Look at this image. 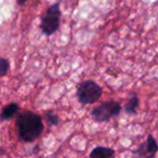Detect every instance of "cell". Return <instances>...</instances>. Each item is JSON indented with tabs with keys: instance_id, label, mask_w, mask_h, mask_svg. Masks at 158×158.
Listing matches in <instances>:
<instances>
[{
	"instance_id": "obj_2",
	"label": "cell",
	"mask_w": 158,
	"mask_h": 158,
	"mask_svg": "<svg viewBox=\"0 0 158 158\" xmlns=\"http://www.w3.org/2000/svg\"><path fill=\"white\" fill-rule=\"evenodd\" d=\"M76 94L81 103L91 104L98 102L102 94V89L96 82L87 80L78 86Z\"/></svg>"
},
{
	"instance_id": "obj_9",
	"label": "cell",
	"mask_w": 158,
	"mask_h": 158,
	"mask_svg": "<svg viewBox=\"0 0 158 158\" xmlns=\"http://www.w3.org/2000/svg\"><path fill=\"white\" fill-rule=\"evenodd\" d=\"M9 66H10V63L6 59L0 58V77L4 76L8 73Z\"/></svg>"
},
{
	"instance_id": "obj_11",
	"label": "cell",
	"mask_w": 158,
	"mask_h": 158,
	"mask_svg": "<svg viewBox=\"0 0 158 158\" xmlns=\"http://www.w3.org/2000/svg\"><path fill=\"white\" fill-rule=\"evenodd\" d=\"M17 1H18V4L19 5H23L26 2V0H17Z\"/></svg>"
},
{
	"instance_id": "obj_5",
	"label": "cell",
	"mask_w": 158,
	"mask_h": 158,
	"mask_svg": "<svg viewBox=\"0 0 158 158\" xmlns=\"http://www.w3.org/2000/svg\"><path fill=\"white\" fill-rule=\"evenodd\" d=\"M158 151V144L153 136L148 135L147 139L132 152V158H154Z\"/></svg>"
},
{
	"instance_id": "obj_12",
	"label": "cell",
	"mask_w": 158,
	"mask_h": 158,
	"mask_svg": "<svg viewBox=\"0 0 158 158\" xmlns=\"http://www.w3.org/2000/svg\"><path fill=\"white\" fill-rule=\"evenodd\" d=\"M157 106H158V103H157Z\"/></svg>"
},
{
	"instance_id": "obj_7",
	"label": "cell",
	"mask_w": 158,
	"mask_h": 158,
	"mask_svg": "<svg viewBox=\"0 0 158 158\" xmlns=\"http://www.w3.org/2000/svg\"><path fill=\"white\" fill-rule=\"evenodd\" d=\"M139 106V99L136 93H132L125 106V112L127 114H135L137 113Z\"/></svg>"
},
{
	"instance_id": "obj_8",
	"label": "cell",
	"mask_w": 158,
	"mask_h": 158,
	"mask_svg": "<svg viewBox=\"0 0 158 158\" xmlns=\"http://www.w3.org/2000/svg\"><path fill=\"white\" fill-rule=\"evenodd\" d=\"M18 111H19V105L17 103H10L9 105L4 107L0 117H1V119L4 121L9 120L10 118H12Z\"/></svg>"
},
{
	"instance_id": "obj_1",
	"label": "cell",
	"mask_w": 158,
	"mask_h": 158,
	"mask_svg": "<svg viewBox=\"0 0 158 158\" xmlns=\"http://www.w3.org/2000/svg\"><path fill=\"white\" fill-rule=\"evenodd\" d=\"M16 126L20 138L25 142L36 139L44 128L41 116L30 111L23 112L18 115Z\"/></svg>"
},
{
	"instance_id": "obj_10",
	"label": "cell",
	"mask_w": 158,
	"mask_h": 158,
	"mask_svg": "<svg viewBox=\"0 0 158 158\" xmlns=\"http://www.w3.org/2000/svg\"><path fill=\"white\" fill-rule=\"evenodd\" d=\"M46 117H47L48 122L50 125H52V126H58V124H59V117L55 114L54 112H52V111L48 112Z\"/></svg>"
},
{
	"instance_id": "obj_3",
	"label": "cell",
	"mask_w": 158,
	"mask_h": 158,
	"mask_svg": "<svg viewBox=\"0 0 158 158\" xmlns=\"http://www.w3.org/2000/svg\"><path fill=\"white\" fill-rule=\"evenodd\" d=\"M121 110L122 107L120 103L115 101H108L94 108L91 112V115L97 122H107L111 118L118 116Z\"/></svg>"
},
{
	"instance_id": "obj_6",
	"label": "cell",
	"mask_w": 158,
	"mask_h": 158,
	"mask_svg": "<svg viewBox=\"0 0 158 158\" xmlns=\"http://www.w3.org/2000/svg\"><path fill=\"white\" fill-rule=\"evenodd\" d=\"M90 158H115V152L112 148L98 146L90 152Z\"/></svg>"
},
{
	"instance_id": "obj_4",
	"label": "cell",
	"mask_w": 158,
	"mask_h": 158,
	"mask_svg": "<svg viewBox=\"0 0 158 158\" xmlns=\"http://www.w3.org/2000/svg\"><path fill=\"white\" fill-rule=\"evenodd\" d=\"M59 6V3L51 5L46 11L45 16L43 17L41 23V29L43 33L47 35L54 34L59 28L60 20V11Z\"/></svg>"
}]
</instances>
